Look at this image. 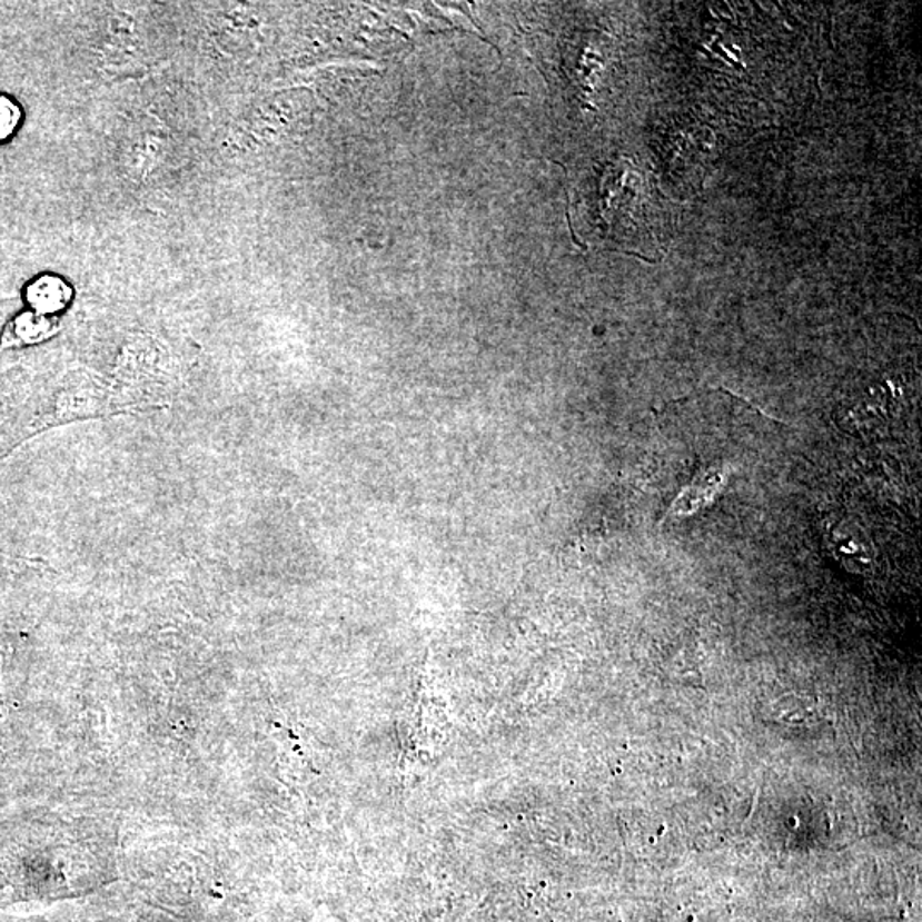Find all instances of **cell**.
I'll return each mask as SVG.
<instances>
[{"instance_id": "6da1fadb", "label": "cell", "mask_w": 922, "mask_h": 922, "mask_svg": "<svg viewBox=\"0 0 922 922\" xmlns=\"http://www.w3.org/2000/svg\"><path fill=\"white\" fill-rule=\"evenodd\" d=\"M72 299V289L62 277L44 274L31 280L27 287V301L34 313L52 317L66 309Z\"/></svg>"}, {"instance_id": "7a4b0ae2", "label": "cell", "mask_w": 922, "mask_h": 922, "mask_svg": "<svg viewBox=\"0 0 922 922\" xmlns=\"http://www.w3.org/2000/svg\"><path fill=\"white\" fill-rule=\"evenodd\" d=\"M56 331V320L52 317H44L40 313H22L12 321L6 334V343L9 346H28L37 344Z\"/></svg>"}, {"instance_id": "3957f363", "label": "cell", "mask_w": 922, "mask_h": 922, "mask_svg": "<svg viewBox=\"0 0 922 922\" xmlns=\"http://www.w3.org/2000/svg\"><path fill=\"white\" fill-rule=\"evenodd\" d=\"M21 123V108L6 96H0V142L9 139Z\"/></svg>"}]
</instances>
